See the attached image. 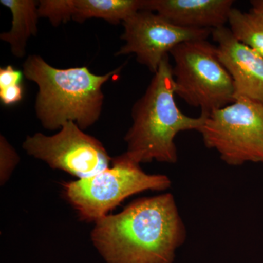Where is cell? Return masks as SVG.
<instances>
[{
	"mask_svg": "<svg viewBox=\"0 0 263 263\" xmlns=\"http://www.w3.org/2000/svg\"><path fill=\"white\" fill-rule=\"evenodd\" d=\"M186 227L174 195L135 200L95 221L91 241L106 263H174Z\"/></svg>",
	"mask_w": 263,
	"mask_h": 263,
	"instance_id": "1",
	"label": "cell"
},
{
	"mask_svg": "<svg viewBox=\"0 0 263 263\" xmlns=\"http://www.w3.org/2000/svg\"><path fill=\"white\" fill-rule=\"evenodd\" d=\"M120 70L98 76L87 67L59 69L35 54L29 55L23 65L24 76L38 87L36 115L49 130L61 129L67 122L76 123L81 129L98 122L105 98L103 85Z\"/></svg>",
	"mask_w": 263,
	"mask_h": 263,
	"instance_id": "2",
	"label": "cell"
},
{
	"mask_svg": "<svg viewBox=\"0 0 263 263\" xmlns=\"http://www.w3.org/2000/svg\"><path fill=\"white\" fill-rule=\"evenodd\" d=\"M175 95L168 55L161 62L144 95L132 109L133 124L124 136L127 145L124 154L136 163L154 160L176 163V136L181 132L201 129L205 118L183 114L176 105Z\"/></svg>",
	"mask_w": 263,
	"mask_h": 263,
	"instance_id": "3",
	"label": "cell"
},
{
	"mask_svg": "<svg viewBox=\"0 0 263 263\" xmlns=\"http://www.w3.org/2000/svg\"><path fill=\"white\" fill-rule=\"evenodd\" d=\"M175 94L205 117L235 101L233 79L207 40L180 43L171 51Z\"/></svg>",
	"mask_w": 263,
	"mask_h": 263,
	"instance_id": "4",
	"label": "cell"
},
{
	"mask_svg": "<svg viewBox=\"0 0 263 263\" xmlns=\"http://www.w3.org/2000/svg\"><path fill=\"white\" fill-rule=\"evenodd\" d=\"M165 175L148 174L125 154L114 157L111 167L88 179L64 184L65 196L85 221H96L127 197L147 190L171 187Z\"/></svg>",
	"mask_w": 263,
	"mask_h": 263,
	"instance_id": "5",
	"label": "cell"
},
{
	"mask_svg": "<svg viewBox=\"0 0 263 263\" xmlns=\"http://www.w3.org/2000/svg\"><path fill=\"white\" fill-rule=\"evenodd\" d=\"M199 133L229 165L263 163V103L246 98L212 112Z\"/></svg>",
	"mask_w": 263,
	"mask_h": 263,
	"instance_id": "6",
	"label": "cell"
},
{
	"mask_svg": "<svg viewBox=\"0 0 263 263\" xmlns=\"http://www.w3.org/2000/svg\"><path fill=\"white\" fill-rule=\"evenodd\" d=\"M23 148L51 168L65 171L79 179L92 177L108 169L113 160L101 142L86 134L73 122L65 123L53 136L37 133L27 136Z\"/></svg>",
	"mask_w": 263,
	"mask_h": 263,
	"instance_id": "7",
	"label": "cell"
},
{
	"mask_svg": "<svg viewBox=\"0 0 263 263\" xmlns=\"http://www.w3.org/2000/svg\"><path fill=\"white\" fill-rule=\"evenodd\" d=\"M121 39L125 42L115 53H134L137 61L155 74L164 57L180 43L207 40L212 29H188L174 25L163 17L148 10H140L123 22Z\"/></svg>",
	"mask_w": 263,
	"mask_h": 263,
	"instance_id": "8",
	"label": "cell"
},
{
	"mask_svg": "<svg viewBox=\"0 0 263 263\" xmlns=\"http://www.w3.org/2000/svg\"><path fill=\"white\" fill-rule=\"evenodd\" d=\"M212 35L219 60L233 79L235 99L263 103V57L237 41L226 26L212 29Z\"/></svg>",
	"mask_w": 263,
	"mask_h": 263,
	"instance_id": "9",
	"label": "cell"
},
{
	"mask_svg": "<svg viewBox=\"0 0 263 263\" xmlns=\"http://www.w3.org/2000/svg\"><path fill=\"white\" fill-rule=\"evenodd\" d=\"M232 0H143L141 10L154 12L183 28L214 29L228 23Z\"/></svg>",
	"mask_w": 263,
	"mask_h": 263,
	"instance_id": "10",
	"label": "cell"
},
{
	"mask_svg": "<svg viewBox=\"0 0 263 263\" xmlns=\"http://www.w3.org/2000/svg\"><path fill=\"white\" fill-rule=\"evenodd\" d=\"M0 3L10 10L13 16L9 32H3L0 39L9 43L13 56H25L29 38L37 35L38 2L34 0H1Z\"/></svg>",
	"mask_w": 263,
	"mask_h": 263,
	"instance_id": "11",
	"label": "cell"
},
{
	"mask_svg": "<svg viewBox=\"0 0 263 263\" xmlns=\"http://www.w3.org/2000/svg\"><path fill=\"white\" fill-rule=\"evenodd\" d=\"M143 2V0H76L72 21L83 23L87 19L97 18L118 24L141 10Z\"/></svg>",
	"mask_w": 263,
	"mask_h": 263,
	"instance_id": "12",
	"label": "cell"
},
{
	"mask_svg": "<svg viewBox=\"0 0 263 263\" xmlns=\"http://www.w3.org/2000/svg\"><path fill=\"white\" fill-rule=\"evenodd\" d=\"M228 24L237 41L263 57V13L252 10L245 13L233 8Z\"/></svg>",
	"mask_w": 263,
	"mask_h": 263,
	"instance_id": "13",
	"label": "cell"
},
{
	"mask_svg": "<svg viewBox=\"0 0 263 263\" xmlns=\"http://www.w3.org/2000/svg\"><path fill=\"white\" fill-rule=\"evenodd\" d=\"M76 0H41L38 1L40 18H46L54 27L72 20Z\"/></svg>",
	"mask_w": 263,
	"mask_h": 263,
	"instance_id": "14",
	"label": "cell"
},
{
	"mask_svg": "<svg viewBox=\"0 0 263 263\" xmlns=\"http://www.w3.org/2000/svg\"><path fill=\"white\" fill-rule=\"evenodd\" d=\"M20 161L16 151L4 136H0V183L5 184Z\"/></svg>",
	"mask_w": 263,
	"mask_h": 263,
	"instance_id": "15",
	"label": "cell"
},
{
	"mask_svg": "<svg viewBox=\"0 0 263 263\" xmlns=\"http://www.w3.org/2000/svg\"><path fill=\"white\" fill-rule=\"evenodd\" d=\"M24 90L22 84H17L0 88V99L2 103L11 105L20 102L23 98Z\"/></svg>",
	"mask_w": 263,
	"mask_h": 263,
	"instance_id": "16",
	"label": "cell"
},
{
	"mask_svg": "<svg viewBox=\"0 0 263 263\" xmlns=\"http://www.w3.org/2000/svg\"><path fill=\"white\" fill-rule=\"evenodd\" d=\"M22 73L11 65L0 69V88L21 84Z\"/></svg>",
	"mask_w": 263,
	"mask_h": 263,
	"instance_id": "17",
	"label": "cell"
},
{
	"mask_svg": "<svg viewBox=\"0 0 263 263\" xmlns=\"http://www.w3.org/2000/svg\"><path fill=\"white\" fill-rule=\"evenodd\" d=\"M251 5L252 6V10L263 13V0H253L251 1Z\"/></svg>",
	"mask_w": 263,
	"mask_h": 263,
	"instance_id": "18",
	"label": "cell"
}]
</instances>
